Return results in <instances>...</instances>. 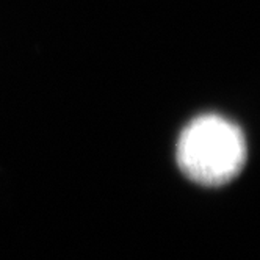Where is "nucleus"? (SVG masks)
<instances>
[{
	"mask_svg": "<svg viewBox=\"0 0 260 260\" xmlns=\"http://www.w3.org/2000/svg\"><path fill=\"white\" fill-rule=\"evenodd\" d=\"M248 160L246 137L221 115H201L180 132L176 161L185 177L204 187H221L243 171Z\"/></svg>",
	"mask_w": 260,
	"mask_h": 260,
	"instance_id": "nucleus-1",
	"label": "nucleus"
}]
</instances>
